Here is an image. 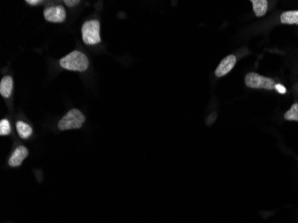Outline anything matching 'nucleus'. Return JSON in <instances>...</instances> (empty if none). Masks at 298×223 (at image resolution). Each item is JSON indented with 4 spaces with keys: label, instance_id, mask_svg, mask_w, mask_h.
<instances>
[{
    "label": "nucleus",
    "instance_id": "nucleus-1",
    "mask_svg": "<svg viewBox=\"0 0 298 223\" xmlns=\"http://www.w3.org/2000/svg\"><path fill=\"white\" fill-rule=\"evenodd\" d=\"M60 65L63 69L77 72H85L89 67L87 56L80 51H73L60 59Z\"/></svg>",
    "mask_w": 298,
    "mask_h": 223
},
{
    "label": "nucleus",
    "instance_id": "nucleus-2",
    "mask_svg": "<svg viewBox=\"0 0 298 223\" xmlns=\"http://www.w3.org/2000/svg\"><path fill=\"white\" fill-rule=\"evenodd\" d=\"M85 122V116L78 109H72L58 122L60 130L80 129Z\"/></svg>",
    "mask_w": 298,
    "mask_h": 223
},
{
    "label": "nucleus",
    "instance_id": "nucleus-3",
    "mask_svg": "<svg viewBox=\"0 0 298 223\" xmlns=\"http://www.w3.org/2000/svg\"><path fill=\"white\" fill-rule=\"evenodd\" d=\"M82 39L86 45H96L100 43V24L97 20H90L82 25Z\"/></svg>",
    "mask_w": 298,
    "mask_h": 223
},
{
    "label": "nucleus",
    "instance_id": "nucleus-4",
    "mask_svg": "<svg viewBox=\"0 0 298 223\" xmlns=\"http://www.w3.org/2000/svg\"><path fill=\"white\" fill-rule=\"evenodd\" d=\"M245 83L251 88H264L267 91H272L275 88L276 83L272 79L263 76L257 73H250L246 74Z\"/></svg>",
    "mask_w": 298,
    "mask_h": 223
},
{
    "label": "nucleus",
    "instance_id": "nucleus-5",
    "mask_svg": "<svg viewBox=\"0 0 298 223\" xmlns=\"http://www.w3.org/2000/svg\"><path fill=\"white\" fill-rule=\"evenodd\" d=\"M44 17L49 23L61 24L66 21V12L61 6L49 7L44 11Z\"/></svg>",
    "mask_w": 298,
    "mask_h": 223
},
{
    "label": "nucleus",
    "instance_id": "nucleus-6",
    "mask_svg": "<svg viewBox=\"0 0 298 223\" xmlns=\"http://www.w3.org/2000/svg\"><path fill=\"white\" fill-rule=\"evenodd\" d=\"M237 58L234 55H229L225 57L220 63L218 67L215 70V75L217 77H222L229 74L230 71L232 70L233 67L236 64Z\"/></svg>",
    "mask_w": 298,
    "mask_h": 223
},
{
    "label": "nucleus",
    "instance_id": "nucleus-7",
    "mask_svg": "<svg viewBox=\"0 0 298 223\" xmlns=\"http://www.w3.org/2000/svg\"><path fill=\"white\" fill-rule=\"evenodd\" d=\"M28 150L25 147H18L12 153L8 164L11 167H18L21 165L23 161L28 157Z\"/></svg>",
    "mask_w": 298,
    "mask_h": 223
},
{
    "label": "nucleus",
    "instance_id": "nucleus-8",
    "mask_svg": "<svg viewBox=\"0 0 298 223\" xmlns=\"http://www.w3.org/2000/svg\"><path fill=\"white\" fill-rule=\"evenodd\" d=\"M13 87H14V81H13L12 77H4L0 82V94L3 98H9L12 94Z\"/></svg>",
    "mask_w": 298,
    "mask_h": 223
},
{
    "label": "nucleus",
    "instance_id": "nucleus-9",
    "mask_svg": "<svg viewBox=\"0 0 298 223\" xmlns=\"http://www.w3.org/2000/svg\"><path fill=\"white\" fill-rule=\"evenodd\" d=\"M253 9L257 17H262L268 10V2L266 0H251Z\"/></svg>",
    "mask_w": 298,
    "mask_h": 223
},
{
    "label": "nucleus",
    "instance_id": "nucleus-10",
    "mask_svg": "<svg viewBox=\"0 0 298 223\" xmlns=\"http://www.w3.org/2000/svg\"><path fill=\"white\" fill-rule=\"evenodd\" d=\"M281 21L284 25H298V10L284 12L281 14Z\"/></svg>",
    "mask_w": 298,
    "mask_h": 223
},
{
    "label": "nucleus",
    "instance_id": "nucleus-11",
    "mask_svg": "<svg viewBox=\"0 0 298 223\" xmlns=\"http://www.w3.org/2000/svg\"><path fill=\"white\" fill-rule=\"evenodd\" d=\"M16 129H17L19 136L24 140L29 139L32 135V129H31V126L25 122H18L16 123Z\"/></svg>",
    "mask_w": 298,
    "mask_h": 223
},
{
    "label": "nucleus",
    "instance_id": "nucleus-12",
    "mask_svg": "<svg viewBox=\"0 0 298 223\" xmlns=\"http://www.w3.org/2000/svg\"><path fill=\"white\" fill-rule=\"evenodd\" d=\"M285 120L288 121H296L298 122V103H295L292 105L291 108L289 109L284 115Z\"/></svg>",
    "mask_w": 298,
    "mask_h": 223
},
{
    "label": "nucleus",
    "instance_id": "nucleus-13",
    "mask_svg": "<svg viewBox=\"0 0 298 223\" xmlns=\"http://www.w3.org/2000/svg\"><path fill=\"white\" fill-rule=\"evenodd\" d=\"M10 133L11 126L8 120L7 119L1 120V122H0V135L5 136V135H8Z\"/></svg>",
    "mask_w": 298,
    "mask_h": 223
},
{
    "label": "nucleus",
    "instance_id": "nucleus-14",
    "mask_svg": "<svg viewBox=\"0 0 298 223\" xmlns=\"http://www.w3.org/2000/svg\"><path fill=\"white\" fill-rule=\"evenodd\" d=\"M275 90L279 92V93H281V94H285L286 92H287V90H286V87L283 86V85H281V84H276V86H275Z\"/></svg>",
    "mask_w": 298,
    "mask_h": 223
},
{
    "label": "nucleus",
    "instance_id": "nucleus-15",
    "mask_svg": "<svg viewBox=\"0 0 298 223\" xmlns=\"http://www.w3.org/2000/svg\"><path fill=\"white\" fill-rule=\"evenodd\" d=\"M79 3H80V1H78V0H65V4L69 7H74Z\"/></svg>",
    "mask_w": 298,
    "mask_h": 223
},
{
    "label": "nucleus",
    "instance_id": "nucleus-16",
    "mask_svg": "<svg viewBox=\"0 0 298 223\" xmlns=\"http://www.w3.org/2000/svg\"><path fill=\"white\" fill-rule=\"evenodd\" d=\"M26 3L30 4V5H38V4L41 3V1H39V0H27Z\"/></svg>",
    "mask_w": 298,
    "mask_h": 223
}]
</instances>
